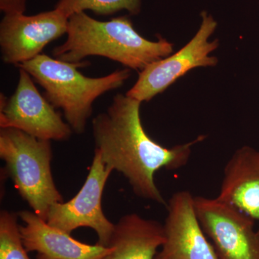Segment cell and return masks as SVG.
Listing matches in <instances>:
<instances>
[{
  "label": "cell",
  "mask_w": 259,
  "mask_h": 259,
  "mask_svg": "<svg viewBox=\"0 0 259 259\" xmlns=\"http://www.w3.org/2000/svg\"><path fill=\"white\" fill-rule=\"evenodd\" d=\"M142 102L117 94L105 112L93 120L95 152L112 170L128 181L138 197L166 207L167 202L155 183L158 170L180 169L190 160L194 145L204 136L187 144L166 148L148 136L141 122Z\"/></svg>",
  "instance_id": "6da1fadb"
},
{
  "label": "cell",
  "mask_w": 259,
  "mask_h": 259,
  "mask_svg": "<svg viewBox=\"0 0 259 259\" xmlns=\"http://www.w3.org/2000/svg\"><path fill=\"white\" fill-rule=\"evenodd\" d=\"M66 35V41L54 48L53 56L73 64L88 56H101L142 71L173 51V44L163 37L151 41L141 36L127 16L100 21L85 12L76 13L69 18Z\"/></svg>",
  "instance_id": "7a4b0ae2"
},
{
  "label": "cell",
  "mask_w": 259,
  "mask_h": 259,
  "mask_svg": "<svg viewBox=\"0 0 259 259\" xmlns=\"http://www.w3.org/2000/svg\"><path fill=\"white\" fill-rule=\"evenodd\" d=\"M90 63L65 62L41 54L16 66L26 71L44 89V97L53 106L62 110L73 132L82 134L93 114L94 102L110 90L121 88L131 76V69L125 68L102 77H88L79 69Z\"/></svg>",
  "instance_id": "3957f363"
},
{
  "label": "cell",
  "mask_w": 259,
  "mask_h": 259,
  "mask_svg": "<svg viewBox=\"0 0 259 259\" xmlns=\"http://www.w3.org/2000/svg\"><path fill=\"white\" fill-rule=\"evenodd\" d=\"M0 157L19 194L47 221L51 206L64 202L51 172V141L37 139L20 130H0Z\"/></svg>",
  "instance_id": "277c9868"
},
{
  "label": "cell",
  "mask_w": 259,
  "mask_h": 259,
  "mask_svg": "<svg viewBox=\"0 0 259 259\" xmlns=\"http://www.w3.org/2000/svg\"><path fill=\"white\" fill-rule=\"evenodd\" d=\"M198 31L178 52L148 65L140 73L139 79L126 95L140 102L152 100L164 92L179 78L197 67L214 66L218 59L209 54L219 46L218 40L209 42V37L217 28V22L206 12Z\"/></svg>",
  "instance_id": "5b68a950"
},
{
  "label": "cell",
  "mask_w": 259,
  "mask_h": 259,
  "mask_svg": "<svg viewBox=\"0 0 259 259\" xmlns=\"http://www.w3.org/2000/svg\"><path fill=\"white\" fill-rule=\"evenodd\" d=\"M26 71L19 69L18 86L10 98L0 96V127L20 130L37 139L65 141L73 134L69 124L39 93Z\"/></svg>",
  "instance_id": "8992f818"
},
{
  "label": "cell",
  "mask_w": 259,
  "mask_h": 259,
  "mask_svg": "<svg viewBox=\"0 0 259 259\" xmlns=\"http://www.w3.org/2000/svg\"><path fill=\"white\" fill-rule=\"evenodd\" d=\"M194 207L218 259H259L254 220L217 198L194 197Z\"/></svg>",
  "instance_id": "52a82bcc"
},
{
  "label": "cell",
  "mask_w": 259,
  "mask_h": 259,
  "mask_svg": "<svg viewBox=\"0 0 259 259\" xmlns=\"http://www.w3.org/2000/svg\"><path fill=\"white\" fill-rule=\"evenodd\" d=\"M112 171L95 152L81 190L67 202H58L51 206L47 216L48 224L69 235L81 227L92 228L98 236L97 244L108 247L115 224L105 217L102 211V197Z\"/></svg>",
  "instance_id": "ba28073f"
},
{
  "label": "cell",
  "mask_w": 259,
  "mask_h": 259,
  "mask_svg": "<svg viewBox=\"0 0 259 259\" xmlns=\"http://www.w3.org/2000/svg\"><path fill=\"white\" fill-rule=\"evenodd\" d=\"M69 18L54 9L34 15L5 14L0 49L5 64L18 66L41 54L48 44L66 34Z\"/></svg>",
  "instance_id": "9c48e42d"
},
{
  "label": "cell",
  "mask_w": 259,
  "mask_h": 259,
  "mask_svg": "<svg viewBox=\"0 0 259 259\" xmlns=\"http://www.w3.org/2000/svg\"><path fill=\"white\" fill-rule=\"evenodd\" d=\"M189 191H179L167 202L165 241L154 259H218L202 230Z\"/></svg>",
  "instance_id": "30bf717a"
},
{
  "label": "cell",
  "mask_w": 259,
  "mask_h": 259,
  "mask_svg": "<svg viewBox=\"0 0 259 259\" xmlns=\"http://www.w3.org/2000/svg\"><path fill=\"white\" fill-rule=\"evenodd\" d=\"M18 214L24 223L19 226L24 246L28 252H36V259H102L112 250L110 247L76 241L34 212L23 210Z\"/></svg>",
  "instance_id": "8fae6325"
},
{
  "label": "cell",
  "mask_w": 259,
  "mask_h": 259,
  "mask_svg": "<svg viewBox=\"0 0 259 259\" xmlns=\"http://www.w3.org/2000/svg\"><path fill=\"white\" fill-rule=\"evenodd\" d=\"M218 200L259 221V151L250 146L236 150L227 162Z\"/></svg>",
  "instance_id": "7c38bea8"
},
{
  "label": "cell",
  "mask_w": 259,
  "mask_h": 259,
  "mask_svg": "<svg viewBox=\"0 0 259 259\" xmlns=\"http://www.w3.org/2000/svg\"><path fill=\"white\" fill-rule=\"evenodd\" d=\"M164 241L161 223L127 214L115 224L108 245L112 250L102 259H154Z\"/></svg>",
  "instance_id": "4fadbf2b"
},
{
  "label": "cell",
  "mask_w": 259,
  "mask_h": 259,
  "mask_svg": "<svg viewBox=\"0 0 259 259\" xmlns=\"http://www.w3.org/2000/svg\"><path fill=\"white\" fill-rule=\"evenodd\" d=\"M54 9L68 18L86 10L101 15H113L121 10L138 15L141 10V0H59Z\"/></svg>",
  "instance_id": "5bb4252c"
},
{
  "label": "cell",
  "mask_w": 259,
  "mask_h": 259,
  "mask_svg": "<svg viewBox=\"0 0 259 259\" xmlns=\"http://www.w3.org/2000/svg\"><path fill=\"white\" fill-rule=\"evenodd\" d=\"M18 217L8 210L0 213V259H30L22 241Z\"/></svg>",
  "instance_id": "9a60e30c"
},
{
  "label": "cell",
  "mask_w": 259,
  "mask_h": 259,
  "mask_svg": "<svg viewBox=\"0 0 259 259\" xmlns=\"http://www.w3.org/2000/svg\"><path fill=\"white\" fill-rule=\"evenodd\" d=\"M26 5L27 0H0V10L5 14L24 13Z\"/></svg>",
  "instance_id": "2e32d148"
}]
</instances>
